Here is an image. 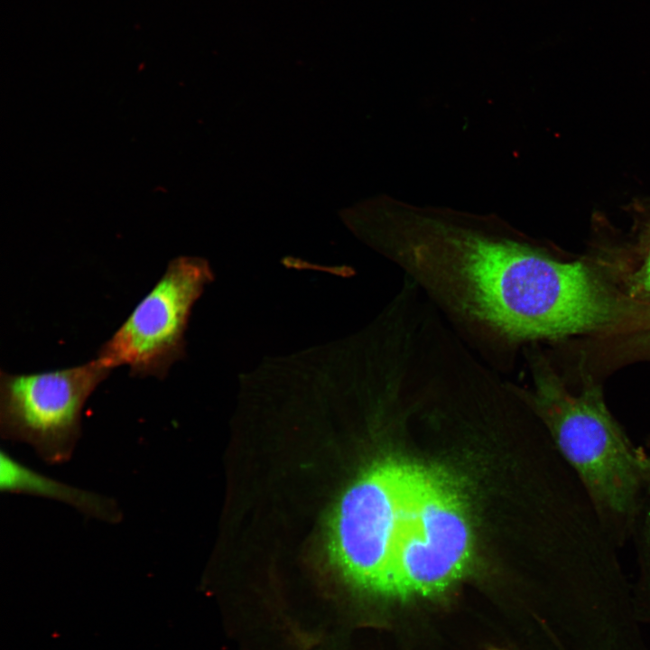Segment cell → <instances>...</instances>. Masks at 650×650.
<instances>
[{
  "label": "cell",
  "mask_w": 650,
  "mask_h": 650,
  "mask_svg": "<svg viewBox=\"0 0 650 650\" xmlns=\"http://www.w3.org/2000/svg\"><path fill=\"white\" fill-rule=\"evenodd\" d=\"M648 542H649V548H650V512H649V519H648Z\"/></svg>",
  "instance_id": "9"
},
{
  "label": "cell",
  "mask_w": 650,
  "mask_h": 650,
  "mask_svg": "<svg viewBox=\"0 0 650 650\" xmlns=\"http://www.w3.org/2000/svg\"><path fill=\"white\" fill-rule=\"evenodd\" d=\"M524 353L531 385L513 384L516 393L549 427L601 520L615 531L626 530L639 506L648 465L608 412L598 387L572 393L541 353Z\"/></svg>",
  "instance_id": "2"
},
{
  "label": "cell",
  "mask_w": 650,
  "mask_h": 650,
  "mask_svg": "<svg viewBox=\"0 0 650 650\" xmlns=\"http://www.w3.org/2000/svg\"><path fill=\"white\" fill-rule=\"evenodd\" d=\"M357 226L499 374L526 344L594 330L617 315L585 265L552 257L497 215L382 196L363 204Z\"/></svg>",
  "instance_id": "1"
},
{
  "label": "cell",
  "mask_w": 650,
  "mask_h": 650,
  "mask_svg": "<svg viewBox=\"0 0 650 650\" xmlns=\"http://www.w3.org/2000/svg\"><path fill=\"white\" fill-rule=\"evenodd\" d=\"M0 455L2 492L55 500L70 506L88 518L110 524L122 520V512L113 498L78 488L42 474L4 450Z\"/></svg>",
  "instance_id": "7"
},
{
  "label": "cell",
  "mask_w": 650,
  "mask_h": 650,
  "mask_svg": "<svg viewBox=\"0 0 650 650\" xmlns=\"http://www.w3.org/2000/svg\"><path fill=\"white\" fill-rule=\"evenodd\" d=\"M472 533L461 493L443 472L424 467L396 541L388 597L444 592L466 571Z\"/></svg>",
  "instance_id": "4"
},
{
  "label": "cell",
  "mask_w": 650,
  "mask_h": 650,
  "mask_svg": "<svg viewBox=\"0 0 650 650\" xmlns=\"http://www.w3.org/2000/svg\"><path fill=\"white\" fill-rule=\"evenodd\" d=\"M210 277L207 262L200 258L171 260L155 285L102 344L96 358L111 370L127 366L132 376L164 378L184 355L191 307Z\"/></svg>",
  "instance_id": "6"
},
{
  "label": "cell",
  "mask_w": 650,
  "mask_h": 650,
  "mask_svg": "<svg viewBox=\"0 0 650 650\" xmlns=\"http://www.w3.org/2000/svg\"><path fill=\"white\" fill-rule=\"evenodd\" d=\"M638 281L643 290L650 296V235L639 269Z\"/></svg>",
  "instance_id": "8"
},
{
  "label": "cell",
  "mask_w": 650,
  "mask_h": 650,
  "mask_svg": "<svg viewBox=\"0 0 650 650\" xmlns=\"http://www.w3.org/2000/svg\"><path fill=\"white\" fill-rule=\"evenodd\" d=\"M423 467L385 460L342 495L330 523V548L341 572L356 587L388 597L396 541Z\"/></svg>",
  "instance_id": "3"
},
{
  "label": "cell",
  "mask_w": 650,
  "mask_h": 650,
  "mask_svg": "<svg viewBox=\"0 0 650 650\" xmlns=\"http://www.w3.org/2000/svg\"><path fill=\"white\" fill-rule=\"evenodd\" d=\"M110 372L97 358L32 374L1 370V436L29 445L46 463L68 461L80 437L82 408Z\"/></svg>",
  "instance_id": "5"
}]
</instances>
